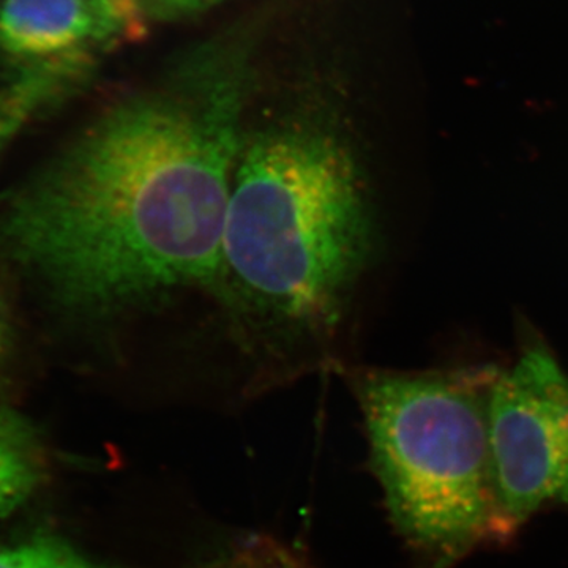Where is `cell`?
<instances>
[{"label":"cell","instance_id":"cell-2","mask_svg":"<svg viewBox=\"0 0 568 568\" xmlns=\"http://www.w3.org/2000/svg\"><path fill=\"white\" fill-rule=\"evenodd\" d=\"M361 155L327 102L246 119L215 290L239 338L291 355L331 342L375 250Z\"/></svg>","mask_w":568,"mask_h":568},{"label":"cell","instance_id":"cell-7","mask_svg":"<svg viewBox=\"0 0 568 568\" xmlns=\"http://www.w3.org/2000/svg\"><path fill=\"white\" fill-rule=\"evenodd\" d=\"M226 0H110L112 9L125 24L130 37L140 36L142 29L155 22L181 20L203 13Z\"/></svg>","mask_w":568,"mask_h":568},{"label":"cell","instance_id":"cell-1","mask_svg":"<svg viewBox=\"0 0 568 568\" xmlns=\"http://www.w3.org/2000/svg\"><path fill=\"white\" fill-rule=\"evenodd\" d=\"M241 51L115 103L0 203V253L52 310L102 323L216 282L253 89Z\"/></svg>","mask_w":568,"mask_h":568},{"label":"cell","instance_id":"cell-6","mask_svg":"<svg viewBox=\"0 0 568 568\" xmlns=\"http://www.w3.org/2000/svg\"><path fill=\"white\" fill-rule=\"evenodd\" d=\"M47 470L43 447L28 418L0 407V518L39 488Z\"/></svg>","mask_w":568,"mask_h":568},{"label":"cell","instance_id":"cell-4","mask_svg":"<svg viewBox=\"0 0 568 568\" xmlns=\"http://www.w3.org/2000/svg\"><path fill=\"white\" fill-rule=\"evenodd\" d=\"M497 544L549 506L568 511V373L541 343L497 369L489 396Z\"/></svg>","mask_w":568,"mask_h":568},{"label":"cell","instance_id":"cell-10","mask_svg":"<svg viewBox=\"0 0 568 568\" xmlns=\"http://www.w3.org/2000/svg\"><path fill=\"white\" fill-rule=\"evenodd\" d=\"M58 568H104L102 566H97V564L91 562V560L85 559L84 556H81L80 552H74L73 556L67 562H63L61 567Z\"/></svg>","mask_w":568,"mask_h":568},{"label":"cell","instance_id":"cell-3","mask_svg":"<svg viewBox=\"0 0 568 568\" xmlns=\"http://www.w3.org/2000/svg\"><path fill=\"white\" fill-rule=\"evenodd\" d=\"M495 366L351 375L392 525L418 568L497 541L489 454Z\"/></svg>","mask_w":568,"mask_h":568},{"label":"cell","instance_id":"cell-5","mask_svg":"<svg viewBox=\"0 0 568 568\" xmlns=\"http://www.w3.org/2000/svg\"><path fill=\"white\" fill-rule=\"evenodd\" d=\"M132 39L110 0H3L0 48L18 58L91 55L95 48Z\"/></svg>","mask_w":568,"mask_h":568},{"label":"cell","instance_id":"cell-9","mask_svg":"<svg viewBox=\"0 0 568 568\" xmlns=\"http://www.w3.org/2000/svg\"><path fill=\"white\" fill-rule=\"evenodd\" d=\"M219 568H312L304 559L295 556L291 549L267 540L252 538L242 545L231 558Z\"/></svg>","mask_w":568,"mask_h":568},{"label":"cell","instance_id":"cell-11","mask_svg":"<svg viewBox=\"0 0 568 568\" xmlns=\"http://www.w3.org/2000/svg\"><path fill=\"white\" fill-rule=\"evenodd\" d=\"M6 334H7L6 313H3L2 301H0V358H2L3 346H6Z\"/></svg>","mask_w":568,"mask_h":568},{"label":"cell","instance_id":"cell-8","mask_svg":"<svg viewBox=\"0 0 568 568\" xmlns=\"http://www.w3.org/2000/svg\"><path fill=\"white\" fill-rule=\"evenodd\" d=\"M74 552L62 538L40 534L0 548V568H58Z\"/></svg>","mask_w":568,"mask_h":568}]
</instances>
